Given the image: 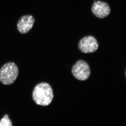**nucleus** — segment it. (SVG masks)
<instances>
[{
	"instance_id": "1",
	"label": "nucleus",
	"mask_w": 126,
	"mask_h": 126,
	"mask_svg": "<svg viewBox=\"0 0 126 126\" xmlns=\"http://www.w3.org/2000/svg\"><path fill=\"white\" fill-rule=\"evenodd\" d=\"M54 94L53 89L48 83L42 82L35 87L32 93L33 100L37 105L49 106L53 101Z\"/></svg>"
},
{
	"instance_id": "2",
	"label": "nucleus",
	"mask_w": 126,
	"mask_h": 126,
	"mask_svg": "<svg viewBox=\"0 0 126 126\" xmlns=\"http://www.w3.org/2000/svg\"><path fill=\"white\" fill-rule=\"evenodd\" d=\"M18 74L19 69L15 63H6L0 69V82L4 85H11L16 80Z\"/></svg>"
},
{
	"instance_id": "3",
	"label": "nucleus",
	"mask_w": 126,
	"mask_h": 126,
	"mask_svg": "<svg viewBox=\"0 0 126 126\" xmlns=\"http://www.w3.org/2000/svg\"><path fill=\"white\" fill-rule=\"evenodd\" d=\"M72 72L77 79L81 81H86L90 76V67L86 61L79 60L73 66Z\"/></svg>"
},
{
	"instance_id": "4",
	"label": "nucleus",
	"mask_w": 126,
	"mask_h": 126,
	"mask_svg": "<svg viewBox=\"0 0 126 126\" xmlns=\"http://www.w3.org/2000/svg\"><path fill=\"white\" fill-rule=\"evenodd\" d=\"M98 46L97 40L92 36L84 37L80 40L78 45L79 49L84 53H91L96 52Z\"/></svg>"
},
{
	"instance_id": "5",
	"label": "nucleus",
	"mask_w": 126,
	"mask_h": 126,
	"mask_svg": "<svg viewBox=\"0 0 126 126\" xmlns=\"http://www.w3.org/2000/svg\"><path fill=\"white\" fill-rule=\"evenodd\" d=\"M93 14L99 18H104L109 15L111 10L107 3L100 1H94L92 7Z\"/></svg>"
},
{
	"instance_id": "6",
	"label": "nucleus",
	"mask_w": 126,
	"mask_h": 126,
	"mask_svg": "<svg viewBox=\"0 0 126 126\" xmlns=\"http://www.w3.org/2000/svg\"><path fill=\"white\" fill-rule=\"evenodd\" d=\"M34 22V18L32 16H23L18 21L17 25V29L21 34L27 33L33 26Z\"/></svg>"
},
{
	"instance_id": "7",
	"label": "nucleus",
	"mask_w": 126,
	"mask_h": 126,
	"mask_svg": "<svg viewBox=\"0 0 126 126\" xmlns=\"http://www.w3.org/2000/svg\"><path fill=\"white\" fill-rule=\"evenodd\" d=\"M12 123L9 115L6 114L0 120V126H12Z\"/></svg>"
}]
</instances>
